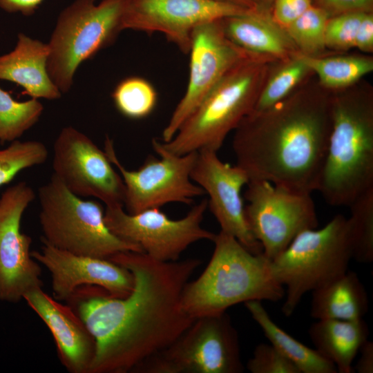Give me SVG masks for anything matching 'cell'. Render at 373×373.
<instances>
[{"label":"cell","mask_w":373,"mask_h":373,"mask_svg":"<svg viewBox=\"0 0 373 373\" xmlns=\"http://www.w3.org/2000/svg\"><path fill=\"white\" fill-rule=\"evenodd\" d=\"M35 198L32 188L20 182L0 198V300L16 303L42 288L39 263L30 255L32 238L21 231L23 212Z\"/></svg>","instance_id":"obj_15"},{"label":"cell","mask_w":373,"mask_h":373,"mask_svg":"<svg viewBox=\"0 0 373 373\" xmlns=\"http://www.w3.org/2000/svg\"><path fill=\"white\" fill-rule=\"evenodd\" d=\"M123 207H106V225L117 237L139 245L144 253L158 261H176L191 244L202 240L213 241L216 236L201 225L208 207L207 199L178 220L169 218L160 208L130 214Z\"/></svg>","instance_id":"obj_12"},{"label":"cell","mask_w":373,"mask_h":373,"mask_svg":"<svg viewBox=\"0 0 373 373\" xmlns=\"http://www.w3.org/2000/svg\"><path fill=\"white\" fill-rule=\"evenodd\" d=\"M44 0H0V8L8 13L33 15Z\"/></svg>","instance_id":"obj_36"},{"label":"cell","mask_w":373,"mask_h":373,"mask_svg":"<svg viewBox=\"0 0 373 373\" xmlns=\"http://www.w3.org/2000/svg\"><path fill=\"white\" fill-rule=\"evenodd\" d=\"M41 241L77 255L109 259L123 251L144 253L113 234L101 204L70 192L54 175L38 189Z\"/></svg>","instance_id":"obj_7"},{"label":"cell","mask_w":373,"mask_h":373,"mask_svg":"<svg viewBox=\"0 0 373 373\" xmlns=\"http://www.w3.org/2000/svg\"><path fill=\"white\" fill-rule=\"evenodd\" d=\"M126 0H75L58 15L49 42L47 70L61 93H68L78 67L111 44L122 31Z\"/></svg>","instance_id":"obj_8"},{"label":"cell","mask_w":373,"mask_h":373,"mask_svg":"<svg viewBox=\"0 0 373 373\" xmlns=\"http://www.w3.org/2000/svg\"><path fill=\"white\" fill-rule=\"evenodd\" d=\"M217 1H225V2H229L235 4H238L244 7H248V1L249 0H217Z\"/></svg>","instance_id":"obj_39"},{"label":"cell","mask_w":373,"mask_h":373,"mask_svg":"<svg viewBox=\"0 0 373 373\" xmlns=\"http://www.w3.org/2000/svg\"><path fill=\"white\" fill-rule=\"evenodd\" d=\"M332 126V99L318 94L287 97L250 112L235 128L236 165L249 180L289 189L317 191Z\"/></svg>","instance_id":"obj_2"},{"label":"cell","mask_w":373,"mask_h":373,"mask_svg":"<svg viewBox=\"0 0 373 373\" xmlns=\"http://www.w3.org/2000/svg\"><path fill=\"white\" fill-rule=\"evenodd\" d=\"M324 5L336 12H347L364 11L372 2V0H322Z\"/></svg>","instance_id":"obj_37"},{"label":"cell","mask_w":373,"mask_h":373,"mask_svg":"<svg viewBox=\"0 0 373 373\" xmlns=\"http://www.w3.org/2000/svg\"><path fill=\"white\" fill-rule=\"evenodd\" d=\"M308 332L315 350L332 362L339 373L353 372L352 363L370 334L363 318L318 320Z\"/></svg>","instance_id":"obj_21"},{"label":"cell","mask_w":373,"mask_h":373,"mask_svg":"<svg viewBox=\"0 0 373 373\" xmlns=\"http://www.w3.org/2000/svg\"><path fill=\"white\" fill-rule=\"evenodd\" d=\"M309 70L300 54L296 55L262 87L251 111H265L286 99Z\"/></svg>","instance_id":"obj_30"},{"label":"cell","mask_w":373,"mask_h":373,"mask_svg":"<svg viewBox=\"0 0 373 373\" xmlns=\"http://www.w3.org/2000/svg\"><path fill=\"white\" fill-rule=\"evenodd\" d=\"M48 54L47 44L19 33L15 48L0 56V79L21 86L31 98L59 99L62 93L47 70Z\"/></svg>","instance_id":"obj_20"},{"label":"cell","mask_w":373,"mask_h":373,"mask_svg":"<svg viewBox=\"0 0 373 373\" xmlns=\"http://www.w3.org/2000/svg\"><path fill=\"white\" fill-rule=\"evenodd\" d=\"M354 47L364 52L373 50V17L365 12L359 25L354 42Z\"/></svg>","instance_id":"obj_35"},{"label":"cell","mask_w":373,"mask_h":373,"mask_svg":"<svg viewBox=\"0 0 373 373\" xmlns=\"http://www.w3.org/2000/svg\"><path fill=\"white\" fill-rule=\"evenodd\" d=\"M151 144L160 158L149 157L138 169L131 171L119 160L113 140L106 138L104 151L124 184V205L127 213L135 214L171 202L191 204L195 198L205 194L190 177L198 151L176 155L164 151L159 139L153 138Z\"/></svg>","instance_id":"obj_10"},{"label":"cell","mask_w":373,"mask_h":373,"mask_svg":"<svg viewBox=\"0 0 373 373\" xmlns=\"http://www.w3.org/2000/svg\"><path fill=\"white\" fill-rule=\"evenodd\" d=\"M30 255L50 272L53 297L59 301H66L82 286L102 287L116 298L126 297L133 287L132 273L109 259L74 254L44 242Z\"/></svg>","instance_id":"obj_18"},{"label":"cell","mask_w":373,"mask_h":373,"mask_svg":"<svg viewBox=\"0 0 373 373\" xmlns=\"http://www.w3.org/2000/svg\"><path fill=\"white\" fill-rule=\"evenodd\" d=\"M251 10L217 0H126L121 28L162 33L183 53H189L196 26Z\"/></svg>","instance_id":"obj_16"},{"label":"cell","mask_w":373,"mask_h":373,"mask_svg":"<svg viewBox=\"0 0 373 373\" xmlns=\"http://www.w3.org/2000/svg\"><path fill=\"white\" fill-rule=\"evenodd\" d=\"M189 53L187 87L162 131L163 142L173 137L214 86L249 54L227 37L221 19L203 23L194 28Z\"/></svg>","instance_id":"obj_14"},{"label":"cell","mask_w":373,"mask_h":373,"mask_svg":"<svg viewBox=\"0 0 373 373\" xmlns=\"http://www.w3.org/2000/svg\"><path fill=\"white\" fill-rule=\"evenodd\" d=\"M353 259L351 223L336 215L320 229L301 231L288 247L271 260L276 280L284 287L285 300L281 311L290 316L303 296L348 270Z\"/></svg>","instance_id":"obj_6"},{"label":"cell","mask_w":373,"mask_h":373,"mask_svg":"<svg viewBox=\"0 0 373 373\" xmlns=\"http://www.w3.org/2000/svg\"><path fill=\"white\" fill-rule=\"evenodd\" d=\"M310 6V0H276L274 9L275 21L287 27Z\"/></svg>","instance_id":"obj_34"},{"label":"cell","mask_w":373,"mask_h":373,"mask_svg":"<svg viewBox=\"0 0 373 373\" xmlns=\"http://www.w3.org/2000/svg\"><path fill=\"white\" fill-rule=\"evenodd\" d=\"M310 70L328 88L348 86L373 70L372 59L356 56L317 57L300 53Z\"/></svg>","instance_id":"obj_25"},{"label":"cell","mask_w":373,"mask_h":373,"mask_svg":"<svg viewBox=\"0 0 373 373\" xmlns=\"http://www.w3.org/2000/svg\"><path fill=\"white\" fill-rule=\"evenodd\" d=\"M263 65L249 53L228 72L162 148L176 155L218 151L229 133L254 108L262 87Z\"/></svg>","instance_id":"obj_5"},{"label":"cell","mask_w":373,"mask_h":373,"mask_svg":"<svg viewBox=\"0 0 373 373\" xmlns=\"http://www.w3.org/2000/svg\"><path fill=\"white\" fill-rule=\"evenodd\" d=\"M109 260L133 274L124 298L97 286L77 288L66 301L96 343L90 373L135 372L171 345L193 322L182 309L183 289L201 260L161 262L145 253L123 251Z\"/></svg>","instance_id":"obj_1"},{"label":"cell","mask_w":373,"mask_h":373,"mask_svg":"<svg viewBox=\"0 0 373 373\" xmlns=\"http://www.w3.org/2000/svg\"><path fill=\"white\" fill-rule=\"evenodd\" d=\"M117 110L124 117L132 119L146 117L154 110L157 94L147 79L132 76L120 81L112 93Z\"/></svg>","instance_id":"obj_27"},{"label":"cell","mask_w":373,"mask_h":373,"mask_svg":"<svg viewBox=\"0 0 373 373\" xmlns=\"http://www.w3.org/2000/svg\"><path fill=\"white\" fill-rule=\"evenodd\" d=\"M373 189V106L370 97L332 99V126L317 191L332 206H350Z\"/></svg>","instance_id":"obj_4"},{"label":"cell","mask_w":373,"mask_h":373,"mask_svg":"<svg viewBox=\"0 0 373 373\" xmlns=\"http://www.w3.org/2000/svg\"><path fill=\"white\" fill-rule=\"evenodd\" d=\"M191 179L207 193L208 207L220 226V231L236 238L253 254L262 253L248 226L241 191L249 178L238 165L222 162L217 151H198Z\"/></svg>","instance_id":"obj_17"},{"label":"cell","mask_w":373,"mask_h":373,"mask_svg":"<svg viewBox=\"0 0 373 373\" xmlns=\"http://www.w3.org/2000/svg\"><path fill=\"white\" fill-rule=\"evenodd\" d=\"M213 242L211 258L202 274L182 291L184 311L195 319L225 312L250 300L276 302L285 289L273 276L271 260L253 254L233 236L220 231Z\"/></svg>","instance_id":"obj_3"},{"label":"cell","mask_w":373,"mask_h":373,"mask_svg":"<svg viewBox=\"0 0 373 373\" xmlns=\"http://www.w3.org/2000/svg\"><path fill=\"white\" fill-rule=\"evenodd\" d=\"M44 106L38 99L19 102L0 87V142H13L39 119Z\"/></svg>","instance_id":"obj_26"},{"label":"cell","mask_w":373,"mask_h":373,"mask_svg":"<svg viewBox=\"0 0 373 373\" xmlns=\"http://www.w3.org/2000/svg\"><path fill=\"white\" fill-rule=\"evenodd\" d=\"M365 12H347L328 19L325 34V47L340 50L354 47L356 35Z\"/></svg>","instance_id":"obj_32"},{"label":"cell","mask_w":373,"mask_h":373,"mask_svg":"<svg viewBox=\"0 0 373 373\" xmlns=\"http://www.w3.org/2000/svg\"><path fill=\"white\" fill-rule=\"evenodd\" d=\"M360 357L353 368L358 373L373 372V343L368 339L361 345Z\"/></svg>","instance_id":"obj_38"},{"label":"cell","mask_w":373,"mask_h":373,"mask_svg":"<svg viewBox=\"0 0 373 373\" xmlns=\"http://www.w3.org/2000/svg\"><path fill=\"white\" fill-rule=\"evenodd\" d=\"M247 186V222L269 260L283 251L301 231L317 227L312 193L293 191L266 180H249Z\"/></svg>","instance_id":"obj_11"},{"label":"cell","mask_w":373,"mask_h":373,"mask_svg":"<svg viewBox=\"0 0 373 373\" xmlns=\"http://www.w3.org/2000/svg\"><path fill=\"white\" fill-rule=\"evenodd\" d=\"M246 367L251 373H300L297 367L273 345H258Z\"/></svg>","instance_id":"obj_33"},{"label":"cell","mask_w":373,"mask_h":373,"mask_svg":"<svg viewBox=\"0 0 373 373\" xmlns=\"http://www.w3.org/2000/svg\"><path fill=\"white\" fill-rule=\"evenodd\" d=\"M48 157V151L41 142H12L0 150V186L10 182L20 171L44 164Z\"/></svg>","instance_id":"obj_31"},{"label":"cell","mask_w":373,"mask_h":373,"mask_svg":"<svg viewBox=\"0 0 373 373\" xmlns=\"http://www.w3.org/2000/svg\"><path fill=\"white\" fill-rule=\"evenodd\" d=\"M23 299L50 330L66 370L70 373H90L96 353L95 340L73 309L42 288L26 293Z\"/></svg>","instance_id":"obj_19"},{"label":"cell","mask_w":373,"mask_h":373,"mask_svg":"<svg viewBox=\"0 0 373 373\" xmlns=\"http://www.w3.org/2000/svg\"><path fill=\"white\" fill-rule=\"evenodd\" d=\"M238 332L227 312L195 318L168 347L135 370L142 373H240Z\"/></svg>","instance_id":"obj_9"},{"label":"cell","mask_w":373,"mask_h":373,"mask_svg":"<svg viewBox=\"0 0 373 373\" xmlns=\"http://www.w3.org/2000/svg\"><path fill=\"white\" fill-rule=\"evenodd\" d=\"M106 152L86 135L68 126L53 144L54 174L73 193L94 197L107 206L123 205L124 184Z\"/></svg>","instance_id":"obj_13"},{"label":"cell","mask_w":373,"mask_h":373,"mask_svg":"<svg viewBox=\"0 0 373 373\" xmlns=\"http://www.w3.org/2000/svg\"><path fill=\"white\" fill-rule=\"evenodd\" d=\"M353 240V259L373 261V189L358 197L349 206Z\"/></svg>","instance_id":"obj_28"},{"label":"cell","mask_w":373,"mask_h":373,"mask_svg":"<svg viewBox=\"0 0 373 373\" xmlns=\"http://www.w3.org/2000/svg\"><path fill=\"white\" fill-rule=\"evenodd\" d=\"M368 309L366 289L354 271L347 270L312 291L310 314L315 319L358 320Z\"/></svg>","instance_id":"obj_23"},{"label":"cell","mask_w":373,"mask_h":373,"mask_svg":"<svg viewBox=\"0 0 373 373\" xmlns=\"http://www.w3.org/2000/svg\"><path fill=\"white\" fill-rule=\"evenodd\" d=\"M327 21L328 14L325 10L312 6L286 27V32L302 54L316 56L325 48Z\"/></svg>","instance_id":"obj_29"},{"label":"cell","mask_w":373,"mask_h":373,"mask_svg":"<svg viewBox=\"0 0 373 373\" xmlns=\"http://www.w3.org/2000/svg\"><path fill=\"white\" fill-rule=\"evenodd\" d=\"M265 336L278 350L288 358L300 373H337L334 364L316 350L309 348L290 336L271 318L260 300L244 303Z\"/></svg>","instance_id":"obj_24"},{"label":"cell","mask_w":373,"mask_h":373,"mask_svg":"<svg viewBox=\"0 0 373 373\" xmlns=\"http://www.w3.org/2000/svg\"><path fill=\"white\" fill-rule=\"evenodd\" d=\"M221 23L227 37L249 53L283 59L293 50L294 43L276 22L252 10L243 15L222 19Z\"/></svg>","instance_id":"obj_22"}]
</instances>
